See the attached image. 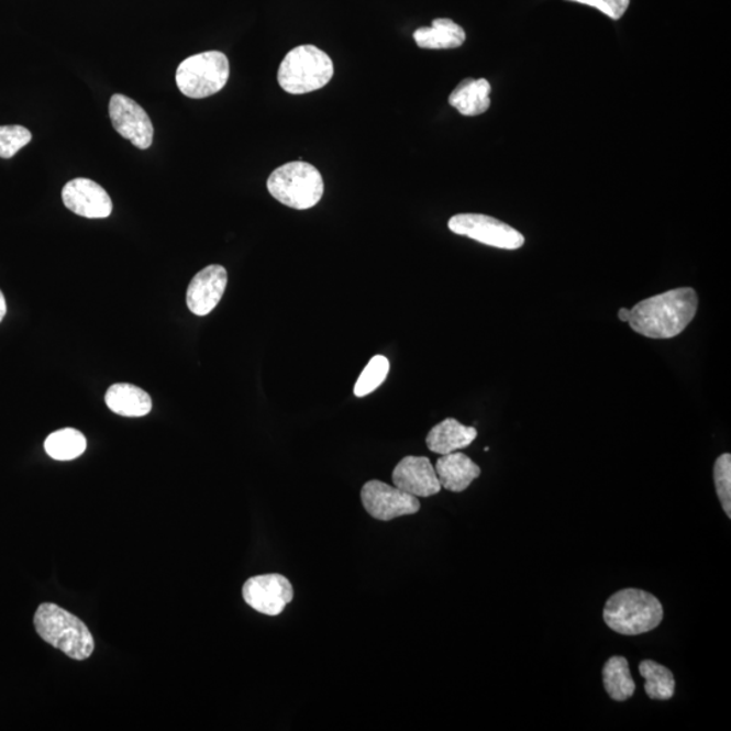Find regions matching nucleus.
I'll return each mask as SVG.
<instances>
[{
  "mask_svg": "<svg viewBox=\"0 0 731 731\" xmlns=\"http://www.w3.org/2000/svg\"><path fill=\"white\" fill-rule=\"evenodd\" d=\"M698 306V295L693 288H678L636 303L628 323L642 336L672 339L687 329Z\"/></svg>",
  "mask_w": 731,
  "mask_h": 731,
  "instance_id": "f257e3e1",
  "label": "nucleus"
},
{
  "mask_svg": "<svg viewBox=\"0 0 731 731\" xmlns=\"http://www.w3.org/2000/svg\"><path fill=\"white\" fill-rule=\"evenodd\" d=\"M664 618V608L656 596L646 590H619L607 600L603 619L608 628L622 635H641L657 629Z\"/></svg>",
  "mask_w": 731,
  "mask_h": 731,
  "instance_id": "f03ea898",
  "label": "nucleus"
},
{
  "mask_svg": "<svg viewBox=\"0 0 731 731\" xmlns=\"http://www.w3.org/2000/svg\"><path fill=\"white\" fill-rule=\"evenodd\" d=\"M34 625L41 639L74 660L89 658L96 647L89 628L56 605H41L34 616Z\"/></svg>",
  "mask_w": 731,
  "mask_h": 731,
  "instance_id": "7ed1b4c3",
  "label": "nucleus"
},
{
  "mask_svg": "<svg viewBox=\"0 0 731 731\" xmlns=\"http://www.w3.org/2000/svg\"><path fill=\"white\" fill-rule=\"evenodd\" d=\"M333 74V62L324 51L313 45H301L291 49L280 63L278 84L286 92L300 96L323 89Z\"/></svg>",
  "mask_w": 731,
  "mask_h": 731,
  "instance_id": "20e7f679",
  "label": "nucleus"
},
{
  "mask_svg": "<svg viewBox=\"0 0 731 731\" xmlns=\"http://www.w3.org/2000/svg\"><path fill=\"white\" fill-rule=\"evenodd\" d=\"M268 192L285 207L307 210L324 196V180L318 168L306 162H291L274 169L267 179Z\"/></svg>",
  "mask_w": 731,
  "mask_h": 731,
  "instance_id": "39448f33",
  "label": "nucleus"
},
{
  "mask_svg": "<svg viewBox=\"0 0 731 731\" xmlns=\"http://www.w3.org/2000/svg\"><path fill=\"white\" fill-rule=\"evenodd\" d=\"M230 79V60L219 51L187 57L177 69V86L184 96L202 99L224 89Z\"/></svg>",
  "mask_w": 731,
  "mask_h": 731,
  "instance_id": "423d86ee",
  "label": "nucleus"
},
{
  "mask_svg": "<svg viewBox=\"0 0 731 731\" xmlns=\"http://www.w3.org/2000/svg\"><path fill=\"white\" fill-rule=\"evenodd\" d=\"M448 230L455 235L466 236L476 242L500 250L523 247L524 236L511 225L485 214H457L448 221Z\"/></svg>",
  "mask_w": 731,
  "mask_h": 731,
  "instance_id": "0eeeda50",
  "label": "nucleus"
},
{
  "mask_svg": "<svg viewBox=\"0 0 731 731\" xmlns=\"http://www.w3.org/2000/svg\"><path fill=\"white\" fill-rule=\"evenodd\" d=\"M362 505L372 518L390 522L396 518L408 517L420 511L418 497L390 487L378 479L364 485L361 492Z\"/></svg>",
  "mask_w": 731,
  "mask_h": 731,
  "instance_id": "6e6552de",
  "label": "nucleus"
},
{
  "mask_svg": "<svg viewBox=\"0 0 731 731\" xmlns=\"http://www.w3.org/2000/svg\"><path fill=\"white\" fill-rule=\"evenodd\" d=\"M245 603L267 617H278L295 598L292 585L283 575L272 573L251 577L243 585Z\"/></svg>",
  "mask_w": 731,
  "mask_h": 731,
  "instance_id": "1a4fd4ad",
  "label": "nucleus"
},
{
  "mask_svg": "<svg viewBox=\"0 0 731 731\" xmlns=\"http://www.w3.org/2000/svg\"><path fill=\"white\" fill-rule=\"evenodd\" d=\"M109 114L115 131L139 149H148L154 143L155 131L149 115L133 99L114 93L110 99Z\"/></svg>",
  "mask_w": 731,
  "mask_h": 731,
  "instance_id": "9d476101",
  "label": "nucleus"
},
{
  "mask_svg": "<svg viewBox=\"0 0 731 731\" xmlns=\"http://www.w3.org/2000/svg\"><path fill=\"white\" fill-rule=\"evenodd\" d=\"M63 202L73 213L86 219H107L113 202L101 185L87 178L69 180L62 191Z\"/></svg>",
  "mask_w": 731,
  "mask_h": 731,
  "instance_id": "9b49d317",
  "label": "nucleus"
},
{
  "mask_svg": "<svg viewBox=\"0 0 731 731\" xmlns=\"http://www.w3.org/2000/svg\"><path fill=\"white\" fill-rule=\"evenodd\" d=\"M396 488L414 497H431L442 490L435 466L427 457L409 455L397 464L391 475Z\"/></svg>",
  "mask_w": 731,
  "mask_h": 731,
  "instance_id": "f8f14e48",
  "label": "nucleus"
},
{
  "mask_svg": "<svg viewBox=\"0 0 731 731\" xmlns=\"http://www.w3.org/2000/svg\"><path fill=\"white\" fill-rule=\"evenodd\" d=\"M226 285L228 273L224 267L220 265L204 267L192 278L187 289V308L196 315L213 312L224 296Z\"/></svg>",
  "mask_w": 731,
  "mask_h": 731,
  "instance_id": "ddd939ff",
  "label": "nucleus"
},
{
  "mask_svg": "<svg viewBox=\"0 0 731 731\" xmlns=\"http://www.w3.org/2000/svg\"><path fill=\"white\" fill-rule=\"evenodd\" d=\"M435 470L442 488L455 494L464 492L481 475L476 462L455 452L442 455L436 462Z\"/></svg>",
  "mask_w": 731,
  "mask_h": 731,
  "instance_id": "4468645a",
  "label": "nucleus"
},
{
  "mask_svg": "<svg viewBox=\"0 0 731 731\" xmlns=\"http://www.w3.org/2000/svg\"><path fill=\"white\" fill-rule=\"evenodd\" d=\"M477 435L475 427H466L458 420L446 419L429 432L425 443L432 453L446 455L469 447Z\"/></svg>",
  "mask_w": 731,
  "mask_h": 731,
  "instance_id": "2eb2a0df",
  "label": "nucleus"
},
{
  "mask_svg": "<svg viewBox=\"0 0 731 731\" xmlns=\"http://www.w3.org/2000/svg\"><path fill=\"white\" fill-rule=\"evenodd\" d=\"M104 401L111 412L125 418H143L152 409L149 395L131 384L111 385Z\"/></svg>",
  "mask_w": 731,
  "mask_h": 731,
  "instance_id": "dca6fc26",
  "label": "nucleus"
},
{
  "mask_svg": "<svg viewBox=\"0 0 731 731\" xmlns=\"http://www.w3.org/2000/svg\"><path fill=\"white\" fill-rule=\"evenodd\" d=\"M490 91L492 87L487 79H465L450 93L448 103L462 115L484 114L490 108Z\"/></svg>",
  "mask_w": 731,
  "mask_h": 731,
  "instance_id": "f3484780",
  "label": "nucleus"
},
{
  "mask_svg": "<svg viewBox=\"0 0 731 731\" xmlns=\"http://www.w3.org/2000/svg\"><path fill=\"white\" fill-rule=\"evenodd\" d=\"M413 38L423 49H454L464 45L466 33L458 23L448 19H438L430 27H419L413 33Z\"/></svg>",
  "mask_w": 731,
  "mask_h": 731,
  "instance_id": "a211bd4d",
  "label": "nucleus"
},
{
  "mask_svg": "<svg viewBox=\"0 0 731 731\" xmlns=\"http://www.w3.org/2000/svg\"><path fill=\"white\" fill-rule=\"evenodd\" d=\"M603 683L612 700H629L636 688L630 674L629 661L621 656L608 660L603 668Z\"/></svg>",
  "mask_w": 731,
  "mask_h": 731,
  "instance_id": "6ab92c4d",
  "label": "nucleus"
},
{
  "mask_svg": "<svg viewBox=\"0 0 731 731\" xmlns=\"http://www.w3.org/2000/svg\"><path fill=\"white\" fill-rule=\"evenodd\" d=\"M640 674L645 678V693L653 700H669L675 695V677L666 666L652 660L642 661Z\"/></svg>",
  "mask_w": 731,
  "mask_h": 731,
  "instance_id": "aec40b11",
  "label": "nucleus"
},
{
  "mask_svg": "<svg viewBox=\"0 0 731 731\" xmlns=\"http://www.w3.org/2000/svg\"><path fill=\"white\" fill-rule=\"evenodd\" d=\"M87 441L80 431L64 429L54 432L45 441V452L56 461H73L85 453Z\"/></svg>",
  "mask_w": 731,
  "mask_h": 731,
  "instance_id": "412c9836",
  "label": "nucleus"
},
{
  "mask_svg": "<svg viewBox=\"0 0 731 731\" xmlns=\"http://www.w3.org/2000/svg\"><path fill=\"white\" fill-rule=\"evenodd\" d=\"M389 370L390 364L386 356H373L354 386V395L356 397H365L373 394L374 390H377L385 383Z\"/></svg>",
  "mask_w": 731,
  "mask_h": 731,
  "instance_id": "4be33fe9",
  "label": "nucleus"
},
{
  "mask_svg": "<svg viewBox=\"0 0 731 731\" xmlns=\"http://www.w3.org/2000/svg\"><path fill=\"white\" fill-rule=\"evenodd\" d=\"M32 142V133L25 126H0V157L11 159Z\"/></svg>",
  "mask_w": 731,
  "mask_h": 731,
  "instance_id": "5701e85b",
  "label": "nucleus"
},
{
  "mask_svg": "<svg viewBox=\"0 0 731 731\" xmlns=\"http://www.w3.org/2000/svg\"><path fill=\"white\" fill-rule=\"evenodd\" d=\"M713 483H716L719 501L724 513L731 518V455L722 454L713 465Z\"/></svg>",
  "mask_w": 731,
  "mask_h": 731,
  "instance_id": "b1692460",
  "label": "nucleus"
},
{
  "mask_svg": "<svg viewBox=\"0 0 731 731\" xmlns=\"http://www.w3.org/2000/svg\"><path fill=\"white\" fill-rule=\"evenodd\" d=\"M571 2L598 9L613 21L621 20L630 5V0H571Z\"/></svg>",
  "mask_w": 731,
  "mask_h": 731,
  "instance_id": "393cba45",
  "label": "nucleus"
},
{
  "mask_svg": "<svg viewBox=\"0 0 731 731\" xmlns=\"http://www.w3.org/2000/svg\"><path fill=\"white\" fill-rule=\"evenodd\" d=\"M5 313H8V303H5L3 292L0 290V323H2Z\"/></svg>",
  "mask_w": 731,
  "mask_h": 731,
  "instance_id": "a878e982",
  "label": "nucleus"
},
{
  "mask_svg": "<svg viewBox=\"0 0 731 731\" xmlns=\"http://www.w3.org/2000/svg\"><path fill=\"white\" fill-rule=\"evenodd\" d=\"M619 320L623 321V323H628L629 318H630V311L629 309L622 308L621 311L618 313Z\"/></svg>",
  "mask_w": 731,
  "mask_h": 731,
  "instance_id": "bb28decb",
  "label": "nucleus"
}]
</instances>
